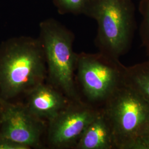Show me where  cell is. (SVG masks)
Segmentation results:
<instances>
[{"mask_svg":"<svg viewBox=\"0 0 149 149\" xmlns=\"http://www.w3.org/2000/svg\"><path fill=\"white\" fill-rule=\"evenodd\" d=\"M100 108L84 100L71 101L49 121L45 144L50 149H74Z\"/></svg>","mask_w":149,"mask_h":149,"instance_id":"obj_7","label":"cell"},{"mask_svg":"<svg viewBox=\"0 0 149 149\" xmlns=\"http://www.w3.org/2000/svg\"><path fill=\"white\" fill-rule=\"evenodd\" d=\"M39 39L47 68L46 82L71 101L82 100L75 81L77 53L73 49L74 33L53 18L39 24Z\"/></svg>","mask_w":149,"mask_h":149,"instance_id":"obj_2","label":"cell"},{"mask_svg":"<svg viewBox=\"0 0 149 149\" xmlns=\"http://www.w3.org/2000/svg\"><path fill=\"white\" fill-rule=\"evenodd\" d=\"M125 66L103 54H77L75 81L83 100L100 108L123 82Z\"/></svg>","mask_w":149,"mask_h":149,"instance_id":"obj_5","label":"cell"},{"mask_svg":"<svg viewBox=\"0 0 149 149\" xmlns=\"http://www.w3.org/2000/svg\"><path fill=\"white\" fill-rule=\"evenodd\" d=\"M25 98L24 103L29 111L47 122L53 119L71 101L46 81L35 87Z\"/></svg>","mask_w":149,"mask_h":149,"instance_id":"obj_8","label":"cell"},{"mask_svg":"<svg viewBox=\"0 0 149 149\" xmlns=\"http://www.w3.org/2000/svg\"><path fill=\"white\" fill-rule=\"evenodd\" d=\"M139 11L142 16L139 34L149 60V0H140Z\"/></svg>","mask_w":149,"mask_h":149,"instance_id":"obj_12","label":"cell"},{"mask_svg":"<svg viewBox=\"0 0 149 149\" xmlns=\"http://www.w3.org/2000/svg\"><path fill=\"white\" fill-rule=\"evenodd\" d=\"M44 53L38 38L18 36L0 44V98L20 102L47 81Z\"/></svg>","mask_w":149,"mask_h":149,"instance_id":"obj_1","label":"cell"},{"mask_svg":"<svg viewBox=\"0 0 149 149\" xmlns=\"http://www.w3.org/2000/svg\"><path fill=\"white\" fill-rule=\"evenodd\" d=\"M74 149H116L111 129L100 108L96 117L86 128Z\"/></svg>","mask_w":149,"mask_h":149,"instance_id":"obj_9","label":"cell"},{"mask_svg":"<svg viewBox=\"0 0 149 149\" xmlns=\"http://www.w3.org/2000/svg\"><path fill=\"white\" fill-rule=\"evenodd\" d=\"M0 116H1V112H0Z\"/></svg>","mask_w":149,"mask_h":149,"instance_id":"obj_15","label":"cell"},{"mask_svg":"<svg viewBox=\"0 0 149 149\" xmlns=\"http://www.w3.org/2000/svg\"><path fill=\"white\" fill-rule=\"evenodd\" d=\"M87 16L97 23L99 52L115 60L128 52L136 27L133 0H91Z\"/></svg>","mask_w":149,"mask_h":149,"instance_id":"obj_3","label":"cell"},{"mask_svg":"<svg viewBox=\"0 0 149 149\" xmlns=\"http://www.w3.org/2000/svg\"><path fill=\"white\" fill-rule=\"evenodd\" d=\"M123 82L149 103V60L125 66Z\"/></svg>","mask_w":149,"mask_h":149,"instance_id":"obj_10","label":"cell"},{"mask_svg":"<svg viewBox=\"0 0 149 149\" xmlns=\"http://www.w3.org/2000/svg\"><path fill=\"white\" fill-rule=\"evenodd\" d=\"M91 0H53L59 14L87 16Z\"/></svg>","mask_w":149,"mask_h":149,"instance_id":"obj_11","label":"cell"},{"mask_svg":"<svg viewBox=\"0 0 149 149\" xmlns=\"http://www.w3.org/2000/svg\"><path fill=\"white\" fill-rule=\"evenodd\" d=\"M0 149H29L27 146L9 139L0 137Z\"/></svg>","mask_w":149,"mask_h":149,"instance_id":"obj_13","label":"cell"},{"mask_svg":"<svg viewBox=\"0 0 149 149\" xmlns=\"http://www.w3.org/2000/svg\"><path fill=\"white\" fill-rule=\"evenodd\" d=\"M111 131L116 149H136L149 123V103L124 82L100 108Z\"/></svg>","mask_w":149,"mask_h":149,"instance_id":"obj_4","label":"cell"},{"mask_svg":"<svg viewBox=\"0 0 149 149\" xmlns=\"http://www.w3.org/2000/svg\"><path fill=\"white\" fill-rule=\"evenodd\" d=\"M136 149H149V123L139 139Z\"/></svg>","mask_w":149,"mask_h":149,"instance_id":"obj_14","label":"cell"},{"mask_svg":"<svg viewBox=\"0 0 149 149\" xmlns=\"http://www.w3.org/2000/svg\"><path fill=\"white\" fill-rule=\"evenodd\" d=\"M0 137L9 139L29 149H43L48 122L29 111L24 103L0 98Z\"/></svg>","mask_w":149,"mask_h":149,"instance_id":"obj_6","label":"cell"}]
</instances>
